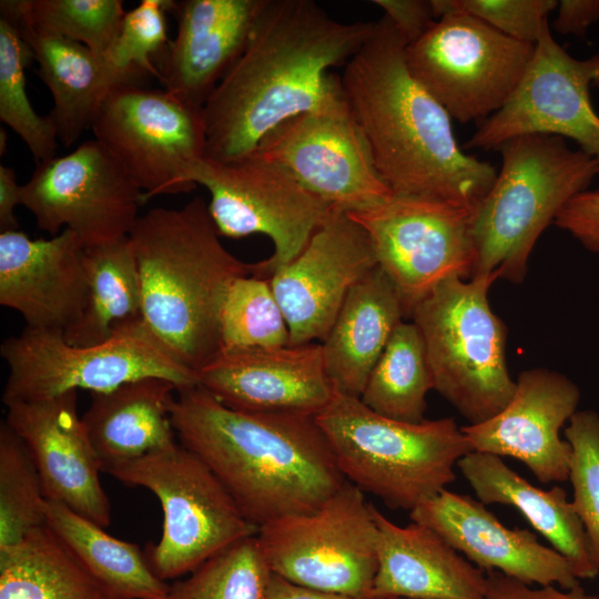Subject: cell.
<instances>
[{
  "label": "cell",
  "instance_id": "1",
  "mask_svg": "<svg viewBox=\"0 0 599 599\" xmlns=\"http://www.w3.org/2000/svg\"><path fill=\"white\" fill-rule=\"evenodd\" d=\"M374 22L344 23L312 0H265L247 44L203 111L206 158L229 162L295 115L344 97L333 67L347 63Z\"/></svg>",
  "mask_w": 599,
  "mask_h": 599
},
{
  "label": "cell",
  "instance_id": "2",
  "mask_svg": "<svg viewBox=\"0 0 599 599\" xmlns=\"http://www.w3.org/2000/svg\"><path fill=\"white\" fill-rule=\"evenodd\" d=\"M171 422L258 528L317 509L347 481L316 415L236 410L196 385L175 392Z\"/></svg>",
  "mask_w": 599,
  "mask_h": 599
},
{
  "label": "cell",
  "instance_id": "3",
  "mask_svg": "<svg viewBox=\"0 0 599 599\" xmlns=\"http://www.w3.org/2000/svg\"><path fill=\"white\" fill-rule=\"evenodd\" d=\"M405 48L383 16L341 75L378 172L396 195L477 205L497 172L460 149L450 115L410 73Z\"/></svg>",
  "mask_w": 599,
  "mask_h": 599
},
{
  "label": "cell",
  "instance_id": "4",
  "mask_svg": "<svg viewBox=\"0 0 599 599\" xmlns=\"http://www.w3.org/2000/svg\"><path fill=\"white\" fill-rule=\"evenodd\" d=\"M138 262L142 318L159 341L195 373L220 349L219 316L231 283L251 274L222 244L207 204L154 207L129 234Z\"/></svg>",
  "mask_w": 599,
  "mask_h": 599
},
{
  "label": "cell",
  "instance_id": "5",
  "mask_svg": "<svg viewBox=\"0 0 599 599\" xmlns=\"http://www.w3.org/2000/svg\"><path fill=\"white\" fill-rule=\"evenodd\" d=\"M497 150L500 170L475 213L473 276L496 274L520 283L537 240L575 195L588 190L599 161L558 135H520Z\"/></svg>",
  "mask_w": 599,
  "mask_h": 599
},
{
  "label": "cell",
  "instance_id": "6",
  "mask_svg": "<svg viewBox=\"0 0 599 599\" xmlns=\"http://www.w3.org/2000/svg\"><path fill=\"white\" fill-rule=\"evenodd\" d=\"M316 420L345 479L393 509L412 511L446 489L471 451L454 418L405 423L338 392Z\"/></svg>",
  "mask_w": 599,
  "mask_h": 599
},
{
  "label": "cell",
  "instance_id": "7",
  "mask_svg": "<svg viewBox=\"0 0 599 599\" xmlns=\"http://www.w3.org/2000/svg\"><path fill=\"white\" fill-rule=\"evenodd\" d=\"M498 278L496 274L449 277L409 317L422 335L434 389L469 425L497 415L516 389L506 362V326L488 300Z\"/></svg>",
  "mask_w": 599,
  "mask_h": 599
},
{
  "label": "cell",
  "instance_id": "8",
  "mask_svg": "<svg viewBox=\"0 0 599 599\" xmlns=\"http://www.w3.org/2000/svg\"><path fill=\"white\" fill-rule=\"evenodd\" d=\"M104 473L160 500L162 535L145 555L164 581L191 573L258 531L212 470L179 440Z\"/></svg>",
  "mask_w": 599,
  "mask_h": 599
},
{
  "label": "cell",
  "instance_id": "9",
  "mask_svg": "<svg viewBox=\"0 0 599 599\" xmlns=\"http://www.w3.org/2000/svg\"><path fill=\"white\" fill-rule=\"evenodd\" d=\"M9 375L2 402L51 398L85 389L102 393L128 382L161 377L179 389L197 385L194 370L182 364L143 319L91 346L69 344L62 331L27 327L0 347Z\"/></svg>",
  "mask_w": 599,
  "mask_h": 599
},
{
  "label": "cell",
  "instance_id": "10",
  "mask_svg": "<svg viewBox=\"0 0 599 599\" xmlns=\"http://www.w3.org/2000/svg\"><path fill=\"white\" fill-rule=\"evenodd\" d=\"M256 537L272 572L323 591L372 597L377 527L372 504L349 481L317 509L263 525Z\"/></svg>",
  "mask_w": 599,
  "mask_h": 599
},
{
  "label": "cell",
  "instance_id": "11",
  "mask_svg": "<svg viewBox=\"0 0 599 599\" xmlns=\"http://www.w3.org/2000/svg\"><path fill=\"white\" fill-rule=\"evenodd\" d=\"M534 49L469 13L450 10L406 45L405 60L450 118L466 123L489 118L509 100Z\"/></svg>",
  "mask_w": 599,
  "mask_h": 599
},
{
  "label": "cell",
  "instance_id": "12",
  "mask_svg": "<svg viewBox=\"0 0 599 599\" xmlns=\"http://www.w3.org/2000/svg\"><path fill=\"white\" fill-rule=\"evenodd\" d=\"M210 193L207 209L221 236H267L271 256L251 263V274L270 280L292 262L334 211L278 165L255 152L229 162L203 159L190 176Z\"/></svg>",
  "mask_w": 599,
  "mask_h": 599
},
{
  "label": "cell",
  "instance_id": "13",
  "mask_svg": "<svg viewBox=\"0 0 599 599\" xmlns=\"http://www.w3.org/2000/svg\"><path fill=\"white\" fill-rule=\"evenodd\" d=\"M477 205L394 194L347 212L367 232L378 266L395 285L407 318L440 282L473 276Z\"/></svg>",
  "mask_w": 599,
  "mask_h": 599
},
{
  "label": "cell",
  "instance_id": "14",
  "mask_svg": "<svg viewBox=\"0 0 599 599\" xmlns=\"http://www.w3.org/2000/svg\"><path fill=\"white\" fill-rule=\"evenodd\" d=\"M92 130L141 189L143 202L195 189L191 173L206 158L203 108L164 89L126 84L108 97Z\"/></svg>",
  "mask_w": 599,
  "mask_h": 599
},
{
  "label": "cell",
  "instance_id": "15",
  "mask_svg": "<svg viewBox=\"0 0 599 599\" xmlns=\"http://www.w3.org/2000/svg\"><path fill=\"white\" fill-rule=\"evenodd\" d=\"M256 154L278 165L331 209L354 212L394 195L344 97L285 120Z\"/></svg>",
  "mask_w": 599,
  "mask_h": 599
},
{
  "label": "cell",
  "instance_id": "16",
  "mask_svg": "<svg viewBox=\"0 0 599 599\" xmlns=\"http://www.w3.org/2000/svg\"><path fill=\"white\" fill-rule=\"evenodd\" d=\"M142 203L141 189L95 139L38 163L21 185V205L40 230H70L84 247L129 236Z\"/></svg>",
  "mask_w": 599,
  "mask_h": 599
},
{
  "label": "cell",
  "instance_id": "17",
  "mask_svg": "<svg viewBox=\"0 0 599 599\" xmlns=\"http://www.w3.org/2000/svg\"><path fill=\"white\" fill-rule=\"evenodd\" d=\"M599 87V52L570 55L554 38L546 20L532 58L509 100L467 142L470 149H498L520 135L547 134L573 140L599 161V115L590 87Z\"/></svg>",
  "mask_w": 599,
  "mask_h": 599
},
{
  "label": "cell",
  "instance_id": "18",
  "mask_svg": "<svg viewBox=\"0 0 599 599\" xmlns=\"http://www.w3.org/2000/svg\"><path fill=\"white\" fill-rule=\"evenodd\" d=\"M376 266L364 227L347 212L332 211L303 251L268 280L288 326V345L323 342L351 290Z\"/></svg>",
  "mask_w": 599,
  "mask_h": 599
},
{
  "label": "cell",
  "instance_id": "19",
  "mask_svg": "<svg viewBox=\"0 0 599 599\" xmlns=\"http://www.w3.org/2000/svg\"><path fill=\"white\" fill-rule=\"evenodd\" d=\"M579 400V388L566 375L526 369L505 408L483 423L463 426L461 432L471 451L516 458L542 484L566 481L572 449L560 438V429Z\"/></svg>",
  "mask_w": 599,
  "mask_h": 599
},
{
  "label": "cell",
  "instance_id": "20",
  "mask_svg": "<svg viewBox=\"0 0 599 599\" xmlns=\"http://www.w3.org/2000/svg\"><path fill=\"white\" fill-rule=\"evenodd\" d=\"M6 407L4 422L27 445L44 498L106 528L111 505L100 480V460L79 415L78 390Z\"/></svg>",
  "mask_w": 599,
  "mask_h": 599
},
{
  "label": "cell",
  "instance_id": "21",
  "mask_svg": "<svg viewBox=\"0 0 599 599\" xmlns=\"http://www.w3.org/2000/svg\"><path fill=\"white\" fill-rule=\"evenodd\" d=\"M196 376L223 405L251 413L317 415L335 393L321 343L219 352Z\"/></svg>",
  "mask_w": 599,
  "mask_h": 599
},
{
  "label": "cell",
  "instance_id": "22",
  "mask_svg": "<svg viewBox=\"0 0 599 599\" xmlns=\"http://www.w3.org/2000/svg\"><path fill=\"white\" fill-rule=\"evenodd\" d=\"M410 520L437 532L486 572L499 571L528 585H580L571 564L535 532L507 528L485 505L448 489L409 511Z\"/></svg>",
  "mask_w": 599,
  "mask_h": 599
},
{
  "label": "cell",
  "instance_id": "23",
  "mask_svg": "<svg viewBox=\"0 0 599 599\" xmlns=\"http://www.w3.org/2000/svg\"><path fill=\"white\" fill-rule=\"evenodd\" d=\"M84 252L67 229L49 240L0 232V304L17 311L27 327L64 332L85 303Z\"/></svg>",
  "mask_w": 599,
  "mask_h": 599
},
{
  "label": "cell",
  "instance_id": "24",
  "mask_svg": "<svg viewBox=\"0 0 599 599\" xmlns=\"http://www.w3.org/2000/svg\"><path fill=\"white\" fill-rule=\"evenodd\" d=\"M264 1H173L176 37L164 50L159 69L164 90L204 108L243 53Z\"/></svg>",
  "mask_w": 599,
  "mask_h": 599
},
{
  "label": "cell",
  "instance_id": "25",
  "mask_svg": "<svg viewBox=\"0 0 599 599\" xmlns=\"http://www.w3.org/2000/svg\"><path fill=\"white\" fill-rule=\"evenodd\" d=\"M377 560L372 597L378 599H486V573L433 529L402 527L372 505Z\"/></svg>",
  "mask_w": 599,
  "mask_h": 599
},
{
  "label": "cell",
  "instance_id": "26",
  "mask_svg": "<svg viewBox=\"0 0 599 599\" xmlns=\"http://www.w3.org/2000/svg\"><path fill=\"white\" fill-rule=\"evenodd\" d=\"M12 19L38 63V74L53 98L49 114L58 140L73 144L93 122L108 97L118 88L138 84L141 74L116 68L105 55L61 37L39 33Z\"/></svg>",
  "mask_w": 599,
  "mask_h": 599
},
{
  "label": "cell",
  "instance_id": "27",
  "mask_svg": "<svg viewBox=\"0 0 599 599\" xmlns=\"http://www.w3.org/2000/svg\"><path fill=\"white\" fill-rule=\"evenodd\" d=\"M457 467L480 502L518 509L532 528L571 564L579 580L593 579L599 575L582 521L562 488H537L500 457L487 453L470 451L459 459Z\"/></svg>",
  "mask_w": 599,
  "mask_h": 599
},
{
  "label": "cell",
  "instance_id": "28",
  "mask_svg": "<svg viewBox=\"0 0 599 599\" xmlns=\"http://www.w3.org/2000/svg\"><path fill=\"white\" fill-rule=\"evenodd\" d=\"M404 318L395 285L376 266L351 290L321 342L335 392L361 397L372 369Z\"/></svg>",
  "mask_w": 599,
  "mask_h": 599
},
{
  "label": "cell",
  "instance_id": "29",
  "mask_svg": "<svg viewBox=\"0 0 599 599\" xmlns=\"http://www.w3.org/2000/svg\"><path fill=\"white\" fill-rule=\"evenodd\" d=\"M176 390L167 379L146 377L92 393L81 417L103 473L177 441L171 422Z\"/></svg>",
  "mask_w": 599,
  "mask_h": 599
},
{
  "label": "cell",
  "instance_id": "30",
  "mask_svg": "<svg viewBox=\"0 0 599 599\" xmlns=\"http://www.w3.org/2000/svg\"><path fill=\"white\" fill-rule=\"evenodd\" d=\"M88 293L80 316L63 332L74 346L111 339L142 318L141 281L129 236L85 247Z\"/></svg>",
  "mask_w": 599,
  "mask_h": 599
},
{
  "label": "cell",
  "instance_id": "31",
  "mask_svg": "<svg viewBox=\"0 0 599 599\" xmlns=\"http://www.w3.org/2000/svg\"><path fill=\"white\" fill-rule=\"evenodd\" d=\"M45 525L114 599H167L170 586L135 544L118 539L67 506L45 499Z\"/></svg>",
  "mask_w": 599,
  "mask_h": 599
},
{
  "label": "cell",
  "instance_id": "32",
  "mask_svg": "<svg viewBox=\"0 0 599 599\" xmlns=\"http://www.w3.org/2000/svg\"><path fill=\"white\" fill-rule=\"evenodd\" d=\"M0 599H114L47 525L0 549Z\"/></svg>",
  "mask_w": 599,
  "mask_h": 599
},
{
  "label": "cell",
  "instance_id": "33",
  "mask_svg": "<svg viewBox=\"0 0 599 599\" xmlns=\"http://www.w3.org/2000/svg\"><path fill=\"white\" fill-rule=\"evenodd\" d=\"M430 389H434V380L422 335L412 321H402L359 398L379 415L416 424L425 420L426 396Z\"/></svg>",
  "mask_w": 599,
  "mask_h": 599
},
{
  "label": "cell",
  "instance_id": "34",
  "mask_svg": "<svg viewBox=\"0 0 599 599\" xmlns=\"http://www.w3.org/2000/svg\"><path fill=\"white\" fill-rule=\"evenodd\" d=\"M0 11L39 33L79 42L105 57L125 13L120 0H2Z\"/></svg>",
  "mask_w": 599,
  "mask_h": 599
},
{
  "label": "cell",
  "instance_id": "35",
  "mask_svg": "<svg viewBox=\"0 0 599 599\" xmlns=\"http://www.w3.org/2000/svg\"><path fill=\"white\" fill-rule=\"evenodd\" d=\"M219 336V352L288 345V326L268 280L242 275L231 283L220 311Z\"/></svg>",
  "mask_w": 599,
  "mask_h": 599
},
{
  "label": "cell",
  "instance_id": "36",
  "mask_svg": "<svg viewBox=\"0 0 599 599\" xmlns=\"http://www.w3.org/2000/svg\"><path fill=\"white\" fill-rule=\"evenodd\" d=\"M30 59L17 23L0 14V119L24 141L38 164L55 156L58 136L50 115L37 114L28 99L24 69Z\"/></svg>",
  "mask_w": 599,
  "mask_h": 599
},
{
  "label": "cell",
  "instance_id": "37",
  "mask_svg": "<svg viewBox=\"0 0 599 599\" xmlns=\"http://www.w3.org/2000/svg\"><path fill=\"white\" fill-rule=\"evenodd\" d=\"M40 475L24 441L0 425V549L45 525Z\"/></svg>",
  "mask_w": 599,
  "mask_h": 599
},
{
  "label": "cell",
  "instance_id": "38",
  "mask_svg": "<svg viewBox=\"0 0 599 599\" xmlns=\"http://www.w3.org/2000/svg\"><path fill=\"white\" fill-rule=\"evenodd\" d=\"M256 535L234 544L170 586L167 599H264L271 570Z\"/></svg>",
  "mask_w": 599,
  "mask_h": 599
},
{
  "label": "cell",
  "instance_id": "39",
  "mask_svg": "<svg viewBox=\"0 0 599 599\" xmlns=\"http://www.w3.org/2000/svg\"><path fill=\"white\" fill-rule=\"evenodd\" d=\"M568 423L565 437L572 449L568 478L573 491L571 502L599 567V415L579 410Z\"/></svg>",
  "mask_w": 599,
  "mask_h": 599
},
{
  "label": "cell",
  "instance_id": "40",
  "mask_svg": "<svg viewBox=\"0 0 599 599\" xmlns=\"http://www.w3.org/2000/svg\"><path fill=\"white\" fill-rule=\"evenodd\" d=\"M171 0H142L124 13L119 35L106 58L119 69L160 80L153 57L169 44L165 12Z\"/></svg>",
  "mask_w": 599,
  "mask_h": 599
},
{
  "label": "cell",
  "instance_id": "41",
  "mask_svg": "<svg viewBox=\"0 0 599 599\" xmlns=\"http://www.w3.org/2000/svg\"><path fill=\"white\" fill-rule=\"evenodd\" d=\"M435 18L450 10L469 13L515 40L535 44L556 0H432Z\"/></svg>",
  "mask_w": 599,
  "mask_h": 599
},
{
  "label": "cell",
  "instance_id": "42",
  "mask_svg": "<svg viewBox=\"0 0 599 599\" xmlns=\"http://www.w3.org/2000/svg\"><path fill=\"white\" fill-rule=\"evenodd\" d=\"M554 223L585 248L599 253V190H586L575 195Z\"/></svg>",
  "mask_w": 599,
  "mask_h": 599
},
{
  "label": "cell",
  "instance_id": "43",
  "mask_svg": "<svg viewBox=\"0 0 599 599\" xmlns=\"http://www.w3.org/2000/svg\"><path fill=\"white\" fill-rule=\"evenodd\" d=\"M486 580V599H599L598 595L588 593L580 585L569 589L552 585L534 588L499 571L487 572Z\"/></svg>",
  "mask_w": 599,
  "mask_h": 599
},
{
  "label": "cell",
  "instance_id": "44",
  "mask_svg": "<svg viewBox=\"0 0 599 599\" xmlns=\"http://www.w3.org/2000/svg\"><path fill=\"white\" fill-rule=\"evenodd\" d=\"M406 45L418 40L436 21L432 0H374Z\"/></svg>",
  "mask_w": 599,
  "mask_h": 599
},
{
  "label": "cell",
  "instance_id": "45",
  "mask_svg": "<svg viewBox=\"0 0 599 599\" xmlns=\"http://www.w3.org/2000/svg\"><path fill=\"white\" fill-rule=\"evenodd\" d=\"M554 29L561 34L583 35L599 21V0L558 1Z\"/></svg>",
  "mask_w": 599,
  "mask_h": 599
},
{
  "label": "cell",
  "instance_id": "46",
  "mask_svg": "<svg viewBox=\"0 0 599 599\" xmlns=\"http://www.w3.org/2000/svg\"><path fill=\"white\" fill-rule=\"evenodd\" d=\"M264 599H378L323 591L292 582L271 571Z\"/></svg>",
  "mask_w": 599,
  "mask_h": 599
},
{
  "label": "cell",
  "instance_id": "47",
  "mask_svg": "<svg viewBox=\"0 0 599 599\" xmlns=\"http://www.w3.org/2000/svg\"><path fill=\"white\" fill-rule=\"evenodd\" d=\"M21 204V185L18 184L12 169L0 165V232L19 230L14 215Z\"/></svg>",
  "mask_w": 599,
  "mask_h": 599
},
{
  "label": "cell",
  "instance_id": "48",
  "mask_svg": "<svg viewBox=\"0 0 599 599\" xmlns=\"http://www.w3.org/2000/svg\"><path fill=\"white\" fill-rule=\"evenodd\" d=\"M6 141H7V135H6V132L3 129L0 130V150H1V154H3V149H6Z\"/></svg>",
  "mask_w": 599,
  "mask_h": 599
},
{
  "label": "cell",
  "instance_id": "49",
  "mask_svg": "<svg viewBox=\"0 0 599 599\" xmlns=\"http://www.w3.org/2000/svg\"><path fill=\"white\" fill-rule=\"evenodd\" d=\"M388 599H409V598H388Z\"/></svg>",
  "mask_w": 599,
  "mask_h": 599
}]
</instances>
